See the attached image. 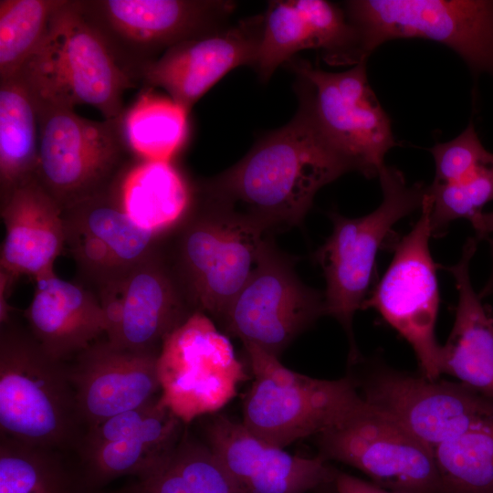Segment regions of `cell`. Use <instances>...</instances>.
<instances>
[{
    "mask_svg": "<svg viewBox=\"0 0 493 493\" xmlns=\"http://www.w3.org/2000/svg\"><path fill=\"white\" fill-rule=\"evenodd\" d=\"M351 171V163L299 109L238 163L195 189L271 234L301 224L319 190Z\"/></svg>",
    "mask_w": 493,
    "mask_h": 493,
    "instance_id": "cell-1",
    "label": "cell"
},
{
    "mask_svg": "<svg viewBox=\"0 0 493 493\" xmlns=\"http://www.w3.org/2000/svg\"><path fill=\"white\" fill-rule=\"evenodd\" d=\"M271 240L263 228L194 187L189 210L160 235L158 247L194 310L220 322Z\"/></svg>",
    "mask_w": 493,
    "mask_h": 493,
    "instance_id": "cell-2",
    "label": "cell"
},
{
    "mask_svg": "<svg viewBox=\"0 0 493 493\" xmlns=\"http://www.w3.org/2000/svg\"><path fill=\"white\" fill-rule=\"evenodd\" d=\"M82 425L68 364L12 315L0 327L1 435L62 451L78 448Z\"/></svg>",
    "mask_w": 493,
    "mask_h": 493,
    "instance_id": "cell-3",
    "label": "cell"
},
{
    "mask_svg": "<svg viewBox=\"0 0 493 493\" xmlns=\"http://www.w3.org/2000/svg\"><path fill=\"white\" fill-rule=\"evenodd\" d=\"M16 76L38 100L70 109L89 105L107 120L122 116L123 95L136 86L84 18L79 0L62 1Z\"/></svg>",
    "mask_w": 493,
    "mask_h": 493,
    "instance_id": "cell-4",
    "label": "cell"
},
{
    "mask_svg": "<svg viewBox=\"0 0 493 493\" xmlns=\"http://www.w3.org/2000/svg\"><path fill=\"white\" fill-rule=\"evenodd\" d=\"M35 100L36 179L61 209L110 190L141 161L125 140L122 116L98 121L74 109Z\"/></svg>",
    "mask_w": 493,
    "mask_h": 493,
    "instance_id": "cell-5",
    "label": "cell"
},
{
    "mask_svg": "<svg viewBox=\"0 0 493 493\" xmlns=\"http://www.w3.org/2000/svg\"><path fill=\"white\" fill-rule=\"evenodd\" d=\"M253 383L243 401V425L279 447L318 436L336 426L364 403L359 383L309 377L285 367L278 357L243 343Z\"/></svg>",
    "mask_w": 493,
    "mask_h": 493,
    "instance_id": "cell-6",
    "label": "cell"
},
{
    "mask_svg": "<svg viewBox=\"0 0 493 493\" xmlns=\"http://www.w3.org/2000/svg\"><path fill=\"white\" fill-rule=\"evenodd\" d=\"M378 177L383 191L381 205L357 218L331 212L332 232L314 254L326 280V314L335 318L346 331L351 363L360 360L352 331L353 316L366 299L377 254L394 225L422 208L427 188L421 183L409 185L403 173L392 166L385 165Z\"/></svg>",
    "mask_w": 493,
    "mask_h": 493,
    "instance_id": "cell-7",
    "label": "cell"
},
{
    "mask_svg": "<svg viewBox=\"0 0 493 493\" xmlns=\"http://www.w3.org/2000/svg\"><path fill=\"white\" fill-rule=\"evenodd\" d=\"M344 7L358 64L385 41L420 37L453 49L476 77H493V0H353Z\"/></svg>",
    "mask_w": 493,
    "mask_h": 493,
    "instance_id": "cell-8",
    "label": "cell"
},
{
    "mask_svg": "<svg viewBox=\"0 0 493 493\" xmlns=\"http://www.w3.org/2000/svg\"><path fill=\"white\" fill-rule=\"evenodd\" d=\"M287 64L297 77L299 109L353 171L379 176L396 142L391 120L369 84L366 61L342 72L325 71L295 57Z\"/></svg>",
    "mask_w": 493,
    "mask_h": 493,
    "instance_id": "cell-9",
    "label": "cell"
},
{
    "mask_svg": "<svg viewBox=\"0 0 493 493\" xmlns=\"http://www.w3.org/2000/svg\"><path fill=\"white\" fill-rule=\"evenodd\" d=\"M80 12L135 84L170 47L223 27L233 1L79 0Z\"/></svg>",
    "mask_w": 493,
    "mask_h": 493,
    "instance_id": "cell-10",
    "label": "cell"
},
{
    "mask_svg": "<svg viewBox=\"0 0 493 493\" xmlns=\"http://www.w3.org/2000/svg\"><path fill=\"white\" fill-rule=\"evenodd\" d=\"M316 437L319 456L361 470L383 488L401 493H441L439 472L430 447L365 400L346 419Z\"/></svg>",
    "mask_w": 493,
    "mask_h": 493,
    "instance_id": "cell-11",
    "label": "cell"
},
{
    "mask_svg": "<svg viewBox=\"0 0 493 493\" xmlns=\"http://www.w3.org/2000/svg\"><path fill=\"white\" fill-rule=\"evenodd\" d=\"M431 236L425 192L420 217L395 244L388 268L362 309H374L410 344L421 375L435 381L441 375V345L435 330L439 289L437 266L429 248Z\"/></svg>",
    "mask_w": 493,
    "mask_h": 493,
    "instance_id": "cell-12",
    "label": "cell"
},
{
    "mask_svg": "<svg viewBox=\"0 0 493 493\" xmlns=\"http://www.w3.org/2000/svg\"><path fill=\"white\" fill-rule=\"evenodd\" d=\"M295 262L268 242L219 322L227 332L278 357L326 314L324 293L299 278Z\"/></svg>",
    "mask_w": 493,
    "mask_h": 493,
    "instance_id": "cell-13",
    "label": "cell"
},
{
    "mask_svg": "<svg viewBox=\"0 0 493 493\" xmlns=\"http://www.w3.org/2000/svg\"><path fill=\"white\" fill-rule=\"evenodd\" d=\"M158 370L161 398L184 424L222 408L246 378L230 341L203 312L166 338Z\"/></svg>",
    "mask_w": 493,
    "mask_h": 493,
    "instance_id": "cell-14",
    "label": "cell"
},
{
    "mask_svg": "<svg viewBox=\"0 0 493 493\" xmlns=\"http://www.w3.org/2000/svg\"><path fill=\"white\" fill-rule=\"evenodd\" d=\"M95 293L106 339L134 351L160 352L166 338L196 312L158 243L144 260Z\"/></svg>",
    "mask_w": 493,
    "mask_h": 493,
    "instance_id": "cell-15",
    "label": "cell"
},
{
    "mask_svg": "<svg viewBox=\"0 0 493 493\" xmlns=\"http://www.w3.org/2000/svg\"><path fill=\"white\" fill-rule=\"evenodd\" d=\"M363 399L430 448L460 436L493 413V398L463 383L430 381L386 367L362 386Z\"/></svg>",
    "mask_w": 493,
    "mask_h": 493,
    "instance_id": "cell-16",
    "label": "cell"
},
{
    "mask_svg": "<svg viewBox=\"0 0 493 493\" xmlns=\"http://www.w3.org/2000/svg\"><path fill=\"white\" fill-rule=\"evenodd\" d=\"M121 182L62 209L65 250L75 263L76 282L94 292L149 257L161 235L128 216L120 200Z\"/></svg>",
    "mask_w": 493,
    "mask_h": 493,
    "instance_id": "cell-17",
    "label": "cell"
},
{
    "mask_svg": "<svg viewBox=\"0 0 493 493\" xmlns=\"http://www.w3.org/2000/svg\"><path fill=\"white\" fill-rule=\"evenodd\" d=\"M264 15L246 17L167 49L141 71L143 88H161L188 112L230 70L256 63Z\"/></svg>",
    "mask_w": 493,
    "mask_h": 493,
    "instance_id": "cell-18",
    "label": "cell"
},
{
    "mask_svg": "<svg viewBox=\"0 0 493 493\" xmlns=\"http://www.w3.org/2000/svg\"><path fill=\"white\" fill-rule=\"evenodd\" d=\"M204 434L205 442L246 493H308L333 483L337 475L320 456L291 455L224 414L207 420Z\"/></svg>",
    "mask_w": 493,
    "mask_h": 493,
    "instance_id": "cell-19",
    "label": "cell"
},
{
    "mask_svg": "<svg viewBox=\"0 0 493 493\" xmlns=\"http://www.w3.org/2000/svg\"><path fill=\"white\" fill-rule=\"evenodd\" d=\"M159 354L120 348L106 339L74 357L69 376L87 429L159 396Z\"/></svg>",
    "mask_w": 493,
    "mask_h": 493,
    "instance_id": "cell-20",
    "label": "cell"
},
{
    "mask_svg": "<svg viewBox=\"0 0 493 493\" xmlns=\"http://www.w3.org/2000/svg\"><path fill=\"white\" fill-rule=\"evenodd\" d=\"M254 68L267 81L304 49H318L332 66L356 64L357 33L345 10L324 0L270 1Z\"/></svg>",
    "mask_w": 493,
    "mask_h": 493,
    "instance_id": "cell-21",
    "label": "cell"
},
{
    "mask_svg": "<svg viewBox=\"0 0 493 493\" xmlns=\"http://www.w3.org/2000/svg\"><path fill=\"white\" fill-rule=\"evenodd\" d=\"M0 215L5 234L0 250V273L16 281L53 275L65 250L62 209L33 179L3 197Z\"/></svg>",
    "mask_w": 493,
    "mask_h": 493,
    "instance_id": "cell-22",
    "label": "cell"
},
{
    "mask_svg": "<svg viewBox=\"0 0 493 493\" xmlns=\"http://www.w3.org/2000/svg\"><path fill=\"white\" fill-rule=\"evenodd\" d=\"M35 281L24 317L33 337L51 357L67 362L105 333L104 312L93 290L55 274Z\"/></svg>",
    "mask_w": 493,
    "mask_h": 493,
    "instance_id": "cell-23",
    "label": "cell"
},
{
    "mask_svg": "<svg viewBox=\"0 0 493 493\" xmlns=\"http://www.w3.org/2000/svg\"><path fill=\"white\" fill-rule=\"evenodd\" d=\"M478 241L469 237L458 262L446 269L455 279L458 301L450 335L440 351V372L493 398V310L472 287L469 263Z\"/></svg>",
    "mask_w": 493,
    "mask_h": 493,
    "instance_id": "cell-24",
    "label": "cell"
},
{
    "mask_svg": "<svg viewBox=\"0 0 493 493\" xmlns=\"http://www.w3.org/2000/svg\"><path fill=\"white\" fill-rule=\"evenodd\" d=\"M184 423L163 403L146 425L132 435L79 453L80 475L87 491L123 477H137L168 454L179 442Z\"/></svg>",
    "mask_w": 493,
    "mask_h": 493,
    "instance_id": "cell-25",
    "label": "cell"
},
{
    "mask_svg": "<svg viewBox=\"0 0 493 493\" xmlns=\"http://www.w3.org/2000/svg\"><path fill=\"white\" fill-rule=\"evenodd\" d=\"M194 196L191 186L171 161L137 162L120 184V200L128 216L140 227L162 234L189 210Z\"/></svg>",
    "mask_w": 493,
    "mask_h": 493,
    "instance_id": "cell-26",
    "label": "cell"
},
{
    "mask_svg": "<svg viewBox=\"0 0 493 493\" xmlns=\"http://www.w3.org/2000/svg\"><path fill=\"white\" fill-rule=\"evenodd\" d=\"M118 493H246L204 441L186 429L176 446Z\"/></svg>",
    "mask_w": 493,
    "mask_h": 493,
    "instance_id": "cell-27",
    "label": "cell"
},
{
    "mask_svg": "<svg viewBox=\"0 0 493 493\" xmlns=\"http://www.w3.org/2000/svg\"><path fill=\"white\" fill-rule=\"evenodd\" d=\"M37 162L36 100L16 76L0 82V197L35 179Z\"/></svg>",
    "mask_w": 493,
    "mask_h": 493,
    "instance_id": "cell-28",
    "label": "cell"
},
{
    "mask_svg": "<svg viewBox=\"0 0 493 493\" xmlns=\"http://www.w3.org/2000/svg\"><path fill=\"white\" fill-rule=\"evenodd\" d=\"M188 114L169 96L143 88L122 114L125 140L140 160L169 162L186 142Z\"/></svg>",
    "mask_w": 493,
    "mask_h": 493,
    "instance_id": "cell-29",
    "label": "cell"
},
{
    "mask_svg": "<svg viewBox=\"0 0 493 493\" xmlns=\"http://www.w3.org/2000/svg\"><path fill=\"white\" fill-rule=\"evenodd\" d=\"M61 451L29 446L1 435L0 493H86L80 475Z\"/></svg>",
    "mask_w": 493,
    "mask_h": 493,
    "instance_id": "cell-30",
    "label": "cell"
},
{
    "mask_svg": "<svg viewBox=\"0 0 493 493\" xmlns=\"http://www.w3.org/2000/svg\"><path fill=\"white\" fill-rule=\"evenodd\" d=\"M63 0L0 1V82L19 74Z\"/></svg>",
    "mask_w": 493,
    "mask_h": 493,
    "instance_id": "cell-31",
    "label": "cell"
},
{
    "mask_svg": "<svg viewBox=\"0 0 493 493\" xmlns=\"http://www.w3.org/2000/svg\"><path fill=\"white\" fill-rule=\"evenodd\" d=\"M431 235H445L452 221L469 220L493 200V160L470 177L451 184L427 186Z\"/></svg>",
    "mask_w": 493,
    "mask_h": 493,
    "instance_id": "cell-32",
    "label": "cell"
},
{
    "mask_svg": "<svg viewBox=\"0 0 493 493\" xmlns=\"http://www.w3.org/2000/svg\"><path fill=\"white\" fill-rule=\"evenodd\" d=\"M429 151L435 164L433 183L438 184L465 180L493 160V153L481 143L472 121L457 137L435 143Z\"/></svg>",
    "mask_w": 493,
    "mask_h": 493,
    "instance_id": "cell-33",
    "label": "cell"
},
{
    "mask_svg": "<svg viewBox=\"0 0 493 493\" xmlns=\"http://www.w3.org/2000/svg\"><path fill=\"white\" fill-rule=\"evenodd\" d=\"M333 486L336 493H401L387 490L346 473H337Z\"/></svg>",
    "mask_w": 493,
    "mask_h": 493,
    "instance_id": "cell-34",
    "label": "cell"
},
{
    "mask_svg": "<svg viewBox=\"0 0 493 493\" xmlns=\"http://www.w3.org/2000/svg\"><path fill=\"white\" fill-rule=\"evenodd\" d=\"M475 233L476 238L479 242L489 236L493 232V211L488 213L480 212L469 219Z\"/></svg>",
    "mask_w": 493,
    "mask_h": 493,
    "instance_id": "cell-35",
    "label": "cell"
},
{
    "mask_svg": "<svg viewBox=\"0 0 493 493\" xmlns=\"http://www.w3.org/2000/svg\"><path fill=\"white\" fill-rule=\"evenodd\" d=\"M486 240L488 241V243L489 245V248H490V252H491V256H492V260H493V237L488 236L486 238ZM477 294H478V297L481 299L490 296L491 294H493V268H492V271H491V274H490V277H489L488 280L487 281L485 286L482 288V289Z\"/></svg>",
    "mask_w": 493,
    "mask_h": 493,
    "instance_id": "cell-36",
    "label": "cell"
},
{
    "mask_svg": "<svg viewBox=\"0 0 493 493\" xmlns=\"http://www.w3.org/2000/svg\"><path fill=\"white\" fill-rule=\"evenodd\" d=\"M330 485L331 484H329V485L324 486L323 488H321V490H322L321 493H336L335 488H334L333 492L330 490Z\"/></svg>",
    "mask_w": 493,
    "mask_h": 493,
    "instance_id": "cell-37",
    "label": "cell"
}]
</instances>
